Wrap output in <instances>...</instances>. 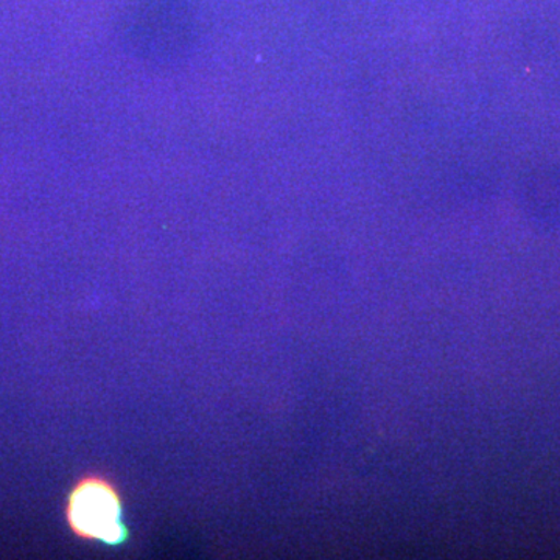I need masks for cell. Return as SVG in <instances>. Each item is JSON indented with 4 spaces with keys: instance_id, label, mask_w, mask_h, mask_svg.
Listing matches in <instances>:
<instances>
[{
    "instance_id": "6da1fadb",
    "label": "cell",
    "mask_w": 560,
    "mask_h": 560,
    "mask_svg": "<svg viewBox=\"0 0 560 560\" xmlns=\"http://www.w3.org/2000/svg\"><path fill=\"white\" fill-rule=\"evenodd\" d=\"M70 529L83 539L119 547L128 539L124 501L113 482L86 477L73 486L66 508Z\"/></svg>"
}]
</instances>
